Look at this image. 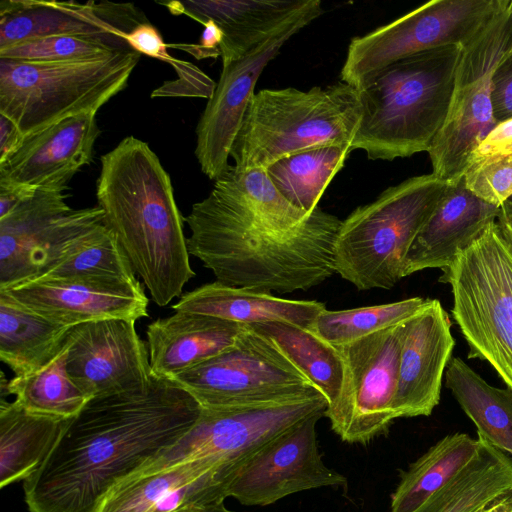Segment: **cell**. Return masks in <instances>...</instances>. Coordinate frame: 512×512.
<instances>
[{
  "mask_svg": "<svg viewBox=\"0 0 512 512\" xmlns=\"http://www.w3.org/2000/svg\"><path fill=\"white\" fill-rule=\"evenodd\" d=\"M201 407L153 376L140 391L90 399L23 489L30 512H96L120 481L161 456L195 425Z\"/></svg>",
  "mask_w": 512,
  "mask_h": 512,
  "instance_id": "6da1fadb",
  "label": "cell"
},
{
  "mask_svg": "<svg viewBox=\"0 0 512 512\" xmlns=\"http://www.w3.org/2000/svg\"><path fill=\"white\" fill-rule=\"evenodd\" d=\"M184 221L189 254L222 284L287 294L336 273L334 246L342 220L319 207L296 222L254 211L214 185Z\"/></svg>",
  "mask_w": 512,
  "mask_h": 512,
  "instance_id": "7a4b0ae2",
  "label": "cell"
},
{
  "mask_svg": "<svg viewBox=\"0 0 512 512\" xmlns=\"http://www.w3.org/2000/svg\"><path fill=\"white\" fill-rule=\"evenodd\" d=\"M116 236L153 302L166 306L195 276L169 174L148 144L124 138L101 157L96 191Z\"/></svg>",
  "mask_w": 512,
  "mask_h": 512,
  "instance_id": "3957f363",
  "label": "cell"
},
{
  "mask_svg": "<svg viewBox=\"0 0 512 512\" xmlns=\"http://www.w3.org/2000/svg\"><path fill=\"white\" fill-rule=\"evenodd\" d=\"M461 50L449 45L406 57L358 89L361 118L351 150L388 161L428 152L449 111Z\"/></svg>",
  "mask_w": 512,
  "mask_h": 512,
  "instance_id": "277c9868",
  "label": "cell"
},
{
  "mask_svg": "<svg viewBox=\"0 0 512 512\" xmlns=\"http://www.w3.org/2000/svg\"><path fill=\"white\" fill-rule=\"evenodd\" d=\"M361 118L358 89L338 82L308 91L288 87L254 93L234 139L230 157L237 171L267 169L305 150L351 148Z\"/></svg>",
  "mask_w": 512,
  "mask_h": 512,
  "instance_id": "5b68a950",
  "label": "cell"
},
{
  "mask_svg": "<svg viewBox=\"0 0 512 512\" xmlns=\"http://www.w3.org/2000/svg\"><path fill=\"white\" fill-rule=\"evenodd\" d=\"M447 186L433 173L414 176L357 207L336 237V273L358 290L393 288L404 278L405 256Z\"/></svg>",
  "mask_w": 512,
  "mask_h": 512,
  "instance_id": "8992f818",
  "label": "cell"
},
{
  "mask_svg": "<svg viewBox=\"0 0 512 512\" xmlns=\"http://www.w3.org/2000/svg\"><path fill=\"white\" fill-rule=\"evenodd\" d=\"M134 50L66 63L0 59V114L26 137L66 118L97 113L127 84Z\"/></svg>",
  "mask_w": 512,
  "mask_h": 512,
  "instance_id": "52a82bcc",
  "label": "cell"
},
{
  "mask_svg": "<svg viewBox=\"0 0 512 512\" xmlns=\"http://www.w3.org/2000/svg\"><path fill=\"white\" fill-rule=\"evenodd\" d=\"M439 280L451 288V315L468 358L488 362L512 390V239L490 223Z\"/></svg>",
  "mask_w": 512,
  "mask_h": 512,
  "instance_id": "ba28073f",
  "label": "cell"
},
{
  "mask_svg": "<svg viewBox=\"0 0 512 512\" xmlns=\"http://www.w3.org/2000/svg\"><path fill=\"white\" fill-rule=\"evenodd\" d=\"M170 380L210 411L270 407L323 394L249 325L234 347Z\"/></svg>",
  "mask_w": 512,
  "mask_h": 512,
  "instance_id": "9c48e42d",
  "label": "cell"
},
{
  "mask_svg": "<svg viewBox=\"0 0 512 512\" xmlns=\"http://www.w3.org/2000/svg\"><path fill=\"white\" fill-rule=\"evenodd\" d=\"M461 47L449 111L428 151L432 173L446 181L464 174L472 154L496 126L491 78L512 48V0Z\"/></svg>",
  "mask_w": 512,
  "mask_h": 512,
  "instance_id": "30bf717a",
  "label": "cell"
},
{
  "mask_svg": "<svg viewBox=\"0 0 512 512\" xmlns=\"http://www.w3.org/2000/svg\"><path fill=\"white\" fill-rule=\"evenodd\" d=\"M507 0H432L363 35L348 46L341 81L361 89L381 70L406 57L449 45L463 46Z\"/></svg>",
  "mask_w": 512,
  "mask_h": 512,
  "instance_id": "8fae6325",
  "label": "cell"
},
{
  "mask_svg": "<svg viewBox=\"0 0 512 512\" xmlns=\"http://www.w3.org/2000/svg\"><path fill=\"white\" fill-rule=\"evenodd\" d=\"M323 394L270 407L201 411L192 429L174 446L132 475L146 474L201 457L218 459L231 480L269 444L307 419L325 417Z\"/></svg>",
  "mask_w": 512,
  "mask_h": 512,
  "instance_id": "7c38bea8",
  "label": "cell"
},
{
  "mask_svg": "<svg viewBox=\"0 0 512 512\" xmlns=\"http://www.w3.org/2000/svg\"><path fill=\"white\" fill-rule=\"evenodd\" d=\"M405 322L337 347L343 384L325 417L342 441L367 444L398 419L395 401Z\"/></svg>",
  "mask_w": 512,
  "mask_h": 512,
  "instance_id": "4fadbf2b",
  "label": "cell"
},
{
  "mask_svg": "<svg viewBox=\"0 0 512 512\" xmlns=\"http://www.w3.org/2000/svg\"><path fill=\"white\" fill-rule=\"evenodd\" d=\"M323 13L320 0H307L267 40L242 58L223 64L213 95L196 127L195 155L202 172L218 180L228 159L258 78L293 35Z\"/></svg>",
  "mask_w": 512,
  "mask_h": 512,
  "instance_id": "5bb4252c",
  "label": "cell"
},
{
  "mask_svg": "<svg viewBox=\"0 0 512 512\" xmlns=\"http://www.w3.org/2000/svg\"><path fill=\"white\" fill-rule=\"evenodd\" d=\"M66 368L89 398L146 389L153 378L149 351L135 321L105 319L70 328Z\"/></svg>",
  "mask_w": 512,
  "mask_h": 512,
  "instance_id": "9a60e30c",
  "label": "cell"
},
{
  "mask_svg": "<svg viewBox=\"0 0 512 512\" xmlns=\"http://www.w3.org/2000/svg\"><path fill=\"white\" fill-rule=\"evenodd\" d=\"M313 416L281 435L236 475L227 496L246 506H266L298 492L346 486L347 479L328 467L319 450Z\"/></svg>",
  "mask_w": 512,
  "mask_h": 512,
  "instance_id": "2e32d148",
  "label": "cell"
},
{
  "mask_svg": "<svg viewBox=\"0 0 512 512\" xmlns=\"http://www.w3.org/2000/svg\"><path fill=\"white\" fill-rule=\"evenodd\" d=\"M2 290L29 310L65 327L105 319L136 322L148 316V298L139 280L39 277Z\"/></svg>",
  "mask_w": 512,
  "mask_h": 512,
  "instance_id": "e0dca14e",
  "label": "cell"
},
{
  "mask_svg": "<svg viewBox=\"0 0 512 512\" xmlns=\"http://www.w3.org/2000/svg\"><path fill=\"white\" fill-rule=\"evenodd\" d=\"M451 320L437 299L405 322L395 408L398 418L429 416L439 404L446 368L455 340Z\"/></svg>",
  "mask_w": 512,
  "mask_h": 512,
  "instance_id": "ac0fdd59",
  "label": "cell"
},
{
  "mask_svg": "<svg viewBox=\"0 0 512 512\" xmlns=\"http://www.w3.org/2000/svg\"><path fill=\"white\" fill-rule=\"evenodd\" d=\"M100 132L96 113H85L26 136L0 164V183L66 191L74 175L91 162Z\"/></svg>",
  "mask_w": 512,
  "mask_h": 512,
  "instance_id": "d6986e66",
  "label": "cell"
},
{
  "mask_svg": "<svg viewBox=\"0 0 512 512\" xmlns=\"http://www.w3.org/2000/svg\"><path fill=\"white\" fill-rule=\"evenodd\" d=\"M145 16L132 4L89 1L2 0L0 49L62 35H122Z\"/></svg>",
  "mask_w": 512,
  "mask_h": 512,
  "instance_id": "ffe728a7",
  "label": "cell"
},
{
  "mask_svg": "<svg viewBox=\"0 0 512 512\" xmlns=\"http://www.w3.org/2000/svg\"><path fill=\"white\" fill-rule=\"evenodd\" d=\"M500 206L489 204L472 192L463 175L448 186L432 216L414 238L404 259V277L425 269L446 268L492 222Z\"/></svg>",
  "mask_w": 512,
  "mask_h": 512,
  "instance_id": "44dd1931",
  "label": "cell"
},
{
  "mask_svg": "<svg viewBox=\"0 0 512 512\" xmlns=\"http://www.w3.org/2000/svg\"><path fill=\"white\" fill-rule=\"evenodd\" d=\"M246 325L208 315L175 311L147 327L152 375L171 377L231 349Z\"/></svg>",
  "mask_w": 512,
  "mask_h": 512,
  "instance_id": "7402d4cb",
  "label": "cell"
},
{
  "mask_svg": "<svg viewBox=\"0 0 512 512\" xmlns=\"http://www.w3.org/2000/svg\"><path fill=\"white\" fill-rule=\"evenodd\" d=\"M65 191L36 189L0 218V290L35 279L43 253L70 208Z\"/></svg>",
  "mask_w": 512,
  "mask_h": 512,
  "instance_id": "603a6c76",
  "label": "cell"
},
{
  "mask_svg": "<svg viewBox=\"0 0 512 512\" xmlns=\"http://www.w3.org/2000/svg\"><path fill=\"white\" fill-rule=\"evenodd\" d=\"M307 0L172 1L162 3L175 15L204 24L211 20L223 32L222 63L238 60L270 36Z\"/></svg>",
  "mask_w": 512,
  "mask_h": 512,
  "instance_id": "cb8c5ba5",
  "label": "cell"
},
{
  "mask_svg": "<svg viewBox=\"0 0 512 512\" xmlns=\"http://www.w3.org/2000/svg\"><path fill=\"white\" fill-rule=\"evenodd\" d=\"M172 308L174 311L208 315L242 325L285 322L307 329L327 309L319 301L284 299L218 281L185 293Z\"/></svg>",
  "mask_w": 512,
  "mask_h": 512,
  "instance_id": "d4e9b609",
  "label": "cell"
},
{
  "mask_svg": "<svg viewBox=\"0 0 512 512\" xmlns=\"http://www.w3.org/2000/svg\"><path fill=\"white\" fill-rule=\"evenodd\" d=\"M71 419L31 413L15 400H1L0 488L37 470Z\"/></svg>",
  "mask_w": 512,
  "mask_h": 512,
  "instance_id": "484cf974",
  "label": "cell"
},
{
  "mask_svg": "<svg viewBox=\"0 0 512 512\" xmlns=\"http://www.w3.org/2000/svg\"><path fill=\"white\" fill-rule=\"evenodd\" d=\"M71 327L57 325L0 290V358L15 376L34 373L64 348Z\"/></svg>",
  "mask_w": 512,
  "mask_h": 512,
  "instance_id": "4316f807",
  "label": "cell"
},
{
  "mask_svg": "<svg viewBox=\"0 0 512 512\" xmlns=\"http://www.w3.org/2000/svg\"><path fill=\"white\" fill-rule=\"evenodd\" d=\"M477 438L474 458L413 512H478L512 490V457Z\"/></svg>",
  "mask_w": 512,
  "mask_h": 512,
  "instance_id": "83f0119b",
  "label": "cell"
},
{
  "mask_svg": "<svg viewBox=\"0 0 512 512\" xmlns=\"http://www.w3.org/2000/svg\"><path fill=\"white\" fill-rule=\"evenodd\" d=\"M444 376L477 435L512 456V390L490 385L459 357L451 358Z\"/></svg>",
  "mask_w": 512,
  "mask_h": 512,
  "instance_id": "f1b7e54d",
  "label": "cell"
},
{
  "mask_svg": "<svg viewBox=\"0 0 512 512\" xmlns=\"http://www.w3.org/2000/svg\"><path fill=\"white\" fill-rule=\"evenodd\" d=\"M480 440L465 433L447 435L400 475L390 512H413L450 482L476 455Z\"/></svg>",
  "mask_w": 512,
  "mask_h": 512,
  "instance_id": "f546056e",
  "label": "cell"
},
{
  "mask_svg": "<svg viewBox=\"0 0 512 512\" xmlns=\"http://www.w3.org/2000/svg\"><path fill=\"white\" fill-rule=\"evenodd\" d=\"M212 472L225 481L222 463L210 456L131 475L106 494L96 512H154L176 490Z\"/></svg>",
  "mask_w": 512,
  "mask_h": 512,
  "instance_id": "4dcf8cb0",
  "label": "cell"
},
{
  "mask_svg": "<svg viewBox=\"0 0 512 512\" xmlns=\"http://www.w3.org/2000/svg\"><path fill=\"white\" fill-rule=\"evenodd\" d=\"M270 339L333 405L341 391L344 366L340 352L310 329L285 322L249 325Z\"/></svg>",
  "mask_w": 512,
  "mask_h": 512,
  "instance_id": "1f68e13d",
  "label": "cell"
},
{
  "mask_svg": "<svg viewBox=\"0 0 512 512\" xmlns=\"http://www.w3.org/2000/svg\"><path fill=\"white\" fill-rule=\"evenodd\" d=\"M348 146H324L286 156L266 171L278 191L294 206L311 213L351 152Z\"/></svg>",
  "mask_w": 512,
  "mask_h": 512,
  "instance_id": "d6a6232c",
  "label": "cell"
},
{
  "mask_svg": "<svg viewBox=\"0 0 512 512\" xmlns=\"http://www.w3.org/2000/svg\"><path fill=\"white\" fill-rule=\"evenodd\" d=\"M68 340L61 352L40 370L15 376L9 382L2 373L1 398L5 392L31 413L59 418L75 417L90 400L71 380L66 368Z\"/></svg>",
  "mask_w": 512,
  "mask_h": 512,
  "instance_id": "836d02e7",
  "label": "cell"
},
{
  "mask_svg": "<svg viewBox=\"0 0 512 512\" xmlns=\"http://www.w3.org/2000/svg\"><path fill=\"white\" fill-rule=\"evenodd\" d=\"M40 277L138 281L116 236L104 222L90 230L68 258Z\"/></svg>",
  "mask_w": 512,
  "mask_h": 512,
  "instance_id": "e575fe53",
  "label": "cell"
},
{
  "mask_svg": "<svg viewBox=\"0 0 512 512\" xmlns=\"http://www.w3.org/2000/svg\"><path fill=\"white\" fill-rule=\"evenodd\" d=\"M412 297L396 302L345 310H324L309 328L333 346L354 342L378 331L404 323L426 303Z\"/></svg>",
  "mask_w": 512,
  "mask_h": 512,
  "instance_id": "d590c367",
  "label": "cell"
},
{
  "mask_svg": "<svg viewBox=\"0 0 512 512\" xmlns=\"http://www.w3.org/2000/svg\"><path fill=\"white\" fill-rule=\"evenodd\" d=\"M133 50L122 35H62L24 41L0 49V59L35 63L93 60Z\"/></svg>",
  "mask_w": 512,
  "mask_h": 512,
  "instance_id": "8d00e7d4",
  "label": "cell"
},
{
  "mask_svg": "<svg viewBox=\"0 0 512 512\" xmlns=\"http://www.w3.org/2000/svg\"><path fill=\"white\" fill-rule=\"evenodd\" d=\"M467 189L481 200L501 206L512 196V152H502L468 166L463 174Z\"/></svg>",
  "mask_w": 512,
  "mask_h": 512,
  "instance_id": "74e56055",
  "label": "cell"
},
{
  "mask_svg": "<svg viewBox=\"0 0 512 512\" xmlns=\"http://www.w3.org/2000/svg\"><path fill=\"white\" fill-rule=\"evenodd\" d=\"M172 66L178 74V79L174 82H165L151 94V97L181 96L183 87H186L185 96L211 98L216 83L203 71L190 62L179 59H176Z\"/></svg>",
  "mask_w": 512,
  "mask_h": 512,
  "instance_id": "f35d334b",
  "label": "cell"
},
{
  "mask_svg": "<svg viewBox=\"0 0 512 512\" xmlns=\"http://www.w3.org/2000/svg\"><path fill=\"white\" fill-rule=\"evenodd\" d=\"M491 106L496 125L512 119V48L493 71Z\"/></svg>",
  "mask_w": 512,
  "mask_h": 512,
  "instance_id": "ab89813d",
  "label": "cell"
},
{
  "mask_svg": "<svg viewBox=\"0 0 512 512\" xmlns=\"http://www.w3.org/2000/svg\"><path fill=\"white\" fill-rule=\"evenodd\" d=\"M124 39L131 49L140 54L168 62L171 65L176 61L168 53V46L160 32L148 21L134 27L124 35Z\"/></svg>",
  "mask_w": 512,
  "mask_h": 512,
  "instance_id": "60d3db41",
  "label": "cell"
},
{
  "mask_svg": "<svg viewBox=\"0 0 512 512\" xmlns=\"http://www.w3.org/2000/svg\"><path fill=\"white\" fill-rule=\"evenodd\" d=\"M198 44H167L192 54L197 59L217 58L221 56L220 44L223 39L222 30L211 20L205 22Z\"/></svg>",
  "mask_w": 512,
  "mask_h": 512,
  "instance_id": "b9f144b4",
  "label": "cell"
},
{
  "mask_svg": "<svg viewBox=\"0 0 512 512\" xmlns=\"http://www.w3.org/2000/svg\"><path fill=\"white\" fill-rule=\"evenodd\" d=\"M511 144L512 119L499 123L493 128L472 154L470 163L500 153Z\"/></svg>",
  "mask_w": 512,
  "mask_h": 512,
  "instance_id": "7bdbcfd3",
  "label": "cell"
},
{
  "mask_svg": "<svg viewBox=\"0 0 512 512\" xmlns=\"http://www.w3.org/2000/svg\"><path fill=\"white\" fill-rule=\"evenodd\" d=\"M24 138L15 123L0 114V164L21 146Z\"/></svg>",
  "mask_w": 512,
  "mask_h": 512,
  "instance_id": "ee69618b",
  "label": "cell"
},
{
  "mask_svg": "<svg viewBox=\"0 0 512 512\" xmlns=\"http://www.w3.org/2000/svg\"><path fill=\"white\" fill-rule=\"evenodd\" d=\"M36 189H28L0 183V218L5 217L24 200L34 194Z\"/></svg>",
  "mask_w": 512,
  "mask_h": 512,
  "instance_id": "f6af8a7d",
  "label": "cell"
},
{
  "mask_svg": "<svg viewBox=\"0 0 512 512\" xmlns=\"http://www.w3.org/2000/svg\"><path fill=\"white\" fill-rule=\"evenodd\" d=\"M497 223L503 231L512 239V202L505 201L499 210Z\"/></svg>",
  "mask_w": 512,
  "mask_h": 512,
  "instance_id": "bcb514c9",
  "label": "cell"
},
{
  "mask_svg": "<svg viewBox=\"0 0 512 512\" xmlns=\"http://www.w3.org/2000/svg\"><path fill=\"white\" fill-rule=\"evenodd\" d=\"M487 512H512V490L495 500L488 507Z\"/></svg>",
  "mask_w": 512,
  "mask_h": 512,
  "instance_id": "7dc6e473",
  "label": "cell"
},
{
  "mask_svg": "<svg viewBox=\"0 0 512 512\" xmlns=\"http://www.w3.org/2000/svg\"><path fill=\"white\" fill-rule=\"evenodd\" d=\"M176 512H234L226 508L224 503L192 506Z\"/></svg>",
  "mask_w": 512,
  "mask_h": 512,
  "instance_id": "c3c4849f",
  "label": "cell"
},
{
  "mask_svg": "<svg viewBox=\"0 0 512 512\" xmlns=\"http://www.w3.org/2000/svg\"><path fill=\"white\" fill-rule=\"evenodd\" d=\"M502 152H504V153H506V152H512V144H511V145H509L508 147H506V148H505L504 150H502L500 153H502ZM497 154H498V153H497Z\"/></svg>",
  "mask_w": 512,
  "mask_h": 512,
  "instance_id": "681fc988",
  "label": "cell"
},
{
  "mask_svg": "<svg viewBox=\"0 0 512 512\" xmlns=\"http://www.w3.org/2000/svg\"><path fill=\"white\" fill-rule=\"evenodd\" d=\"M489 506H490V505H489ZM489 506H488V507H489ZM488 507L483 508V509L479 510L478 512H487Z\"/></svg>",
  "mask_w": 512,
  "mask_h": 512,
  "instance_id": "f907efd6",
  "label": "cell"
},
{
  "mask_svg": "<svg viewBox=\"0 0 512 512\" xmlns=\"http://www.w3.org/2000/svg\"><path fill=\"white\" fill-rule=\"evenodd\" d=\"M507 201H511L512 202V196Z\"/></svg>",
  "mask_w": 512,
  "mask_h": 512,
  "instance_id": "816d5d0a",
  "label": "cell"
}]
</instances>
